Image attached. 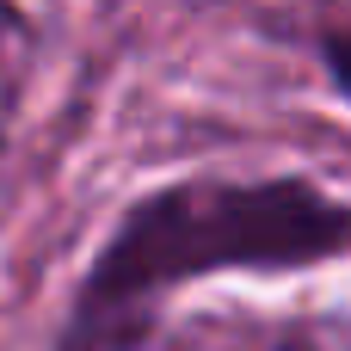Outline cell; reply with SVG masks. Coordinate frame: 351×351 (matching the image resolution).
Listing matches in <instances>:
<instances>
[{"instance_id":"obj_2","label":"cell","mask_w":351,"mask_h":351,"mask_svg":"<svg viewBox=\"0 0 351 351\" xmlns=\"http://www.w3.org/2000/svg\"><path fill=\"white\" fill-rule=\"evenodd\" d=\"M321 49H327V68H333V80H339V93L351 99V25H346V31H333V37L321 43Z\"/></svg>"},{"instance_id":"obj_1","label":"cell","mask_w":351,"mask_h":351,"mask_svg":"<svg viewBox=\"0 0 351 351\" xmlns=\"http://www.w3.org/2000/svg\"><path fill=\"white\" fill-rule=\"evenodd\" d=\"M351 253V204L308 179H179L99 247L56 351H136L148 302L210 271H302Z\"/></svg>"}]
</instances>
